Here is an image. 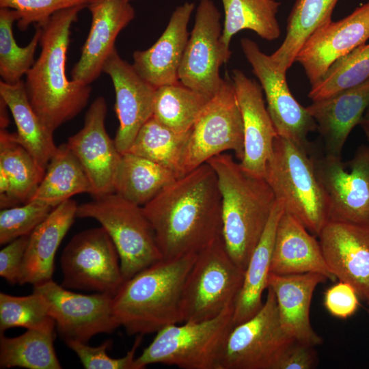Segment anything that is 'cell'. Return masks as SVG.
Returning <instances> with one entry per match:
<instances>
[{
	"label": "cell",
	"mask_w": 369,
	"mask_h": 369,
	"mask_svg": "<svg viewBox=\"0 0 369 369\" xmlns=\"http://www.w3.org/2000/svg\"><path fill=\"white\" fill-rule=\"evenodd\" d=\"M142 208L163 258L197 253L221 236V197L208 163L176 178Z\"/></svg>",
	"instance_id": "obj_1"
},
{
	"label": "cell",
	"mask_w": 369,
	"mask_h": 369,
	"mask_svg": "<svg viewBox=\"0 0 369 369\" xmlns=\"http://www.w3.org/2000/svg\"><path fill=\"white\" fill-rule=\"evenodd\" d=\"M86 6L60 10L44 23L39 44L41 51L26 73L25 87L31 105L51 131L72 120L87 105L92 88L66 74L70 27Z\"/></svg>",
	"instance_id": "obj_2"
},
{
	"label": "cell",
	"mask_w": 369,
	"mask_h": 369,
	"mask_svg": "<svg viewBox=\"0 0 369 369\" xmlns=\"http://www.w3.org/2000/svg\"><path fill=\"white\" fill-rule=\"evenodd\" d=\"M196 256L163 258L123 282L113 296V311L128 334L156 333L182 322L181 295Z\"/></svg>",
	"instance_id": "obj_3"
},
{
	"label": "cell",
	"mask_w": 369,
	"mask_h": 369,
	"mask_svg": "<svg viewBox=\"0 0 369 369\" xmlns=\"http://www.w3.org/2000/svg\"><path fill=\"white\" fill-rule=\"evenodd\" d=\"M206 163L217 177L223 243L245 271L275 205L274 193L264 177L249 174L230 154H218Z\"/></svg>",
	"instance_id": "obj_4"
},
{
	"label": "cell",
	"mask_w": 369,
	"mask_h": 369,
	"mask_svg": "<svg viewBox=\"0 0 369 369\" xmlns=\"http://www.w3.org/2000/svg\"><path fill=\"white\" fill-rule=\"evenodd\" d=\"M309 152L277 135L266 165L264 178L284 212L318 236L328 221V209Z\"/></svg>",
	"instance_id": "obj_5"
},
{
	"label": "cell",
	"mask_w": 369,
	"mask_h": 369,
	"mask_svg": "<svg viewBox=\"0 0 369 369\" xmlns=\"http://www.w3.org/2000/svg\"><path fill=\"white\" fill-rule=\"evenodd\" d=\"M234 305L217 316L199 322L167 326L135 359L136 369L152 364L182 369H218L220 356L233 327Z\"/></svg>",
	"instance_id": "obj_6"
},
{
	"label": "cell",
	"mask_w": 369,
	"mask_h": 369,
	"mask_svg": "<svg viewBox=\"0 0 369 369\" xmlns=\"http://www.w3.org/2000/svg\"><path fill=\"white\" fill-rule=\"evenodd\" d=\"M244 273L230 257L222 236L197 252L181 295L182 322L211 319L234 306Z\"/></svg>",
	"instance_id": "obj_7"
},
{
	"label": "cell",
	"mask_w": 369,
	"mask_h": 369,
	"mask_svg": "<svg viewBox=\"0 0 369 369\" xmlns=\"http://www.w3.org/2000/svg\"><path fill=\"white\" fill-rule=\"evenodd\" d=\"M77 217L94 219L107 232L118 252L124 281L163 259L142 206L115 193L79 205Z\"/></svg>",
	"instance_id": "obj_8"
},
{
	"label": "cell",
	"mask_w": 369,
	"mask_h": 369,
	"mask_svg": "<svg viewBox=\"0 0 369 369\" xmlns=\"http://www.w3.org/2000/svg\"><path fill=\"white\" fill-rule=\"evenodd\" d=\"M228 150L241 161L244 153L242 115L232 80L226 74L219 89L191 130L183 162L184 175Z\"/></svg>",
	"instance_id": "obj_9"
},
{
	"label": "cell",
	"mask_w": 369,
	"mask_h": 369,
	"mask_svg": "<svg viewBox=\"0 0 369 369\" xmlns=\"http://www.w3.org/2000/svg\"><path fill=\"white\" fill-rule=\"evenodd\" d=\"M294 341L282 327L275 294L268 287L260 310L233 326L228 333L218 369H274L283 351Z\"/></svg>",
	"instance_id": "obj_10"
},
{
	"label": "cell",
	"mask_w": 369,
	"mask_h": 369,
	"mask_svg": "<svg viewBox=\"0 0 369 369\" xmlns=\"http://www.w3.org/2000/svg\"><path fill=\"white\" fill-rule=\"evenodd\" d=\"M66 288L94 291L114 296L123 284L120 259L102 226L75 234L60 259Z\"/></svg>",
	"instance_id": "obj_11"
},
{
	"label": "cell",
	"mask_w": 369,
	"mask_h": 369,
	"mask_svg": "<svg viewBox=\"0 0 369 369\" xmlns=\"http://www.w3.org/2000/svg\"><path fill=\"white\" fill-rule=\"evenodd\" d=\"M323 187L328 221L369 223V147L361 146L346 169L341 157L312 156Z\"/></svg>",
	"instance_id": "obj_12"
},
{
	"label": "cell",
	"mask_w": 369,
	"mask_h": 369,
	"mask_svg": "<svg viewBox=\"0 0 369 369\" xmlns=\"http://www.w3.org/2000/svg\"><path fill=\"white\" fill-rule=\"evenodd\" d=\"M221 16L213 1H200L178 70L180 83L209 98L219 89V68L232 54L221 40Z\"/></svg>",
	"instance_id": "obj_13"
},
{
	"label": "cell",
	"mask_w": 369,
	"mask_h": 369,
	"mask_svg": "<svg viewBox=\"0 0 369 369\" xmlns=\"http://www.w3.org/2000/svg\"><path fill=\"white\" fill-rule=\"evenodd\" d=\"M46 300L50 316L62 339L87 343L95 335L120 327L113 311V296L83 295L67 290L53 279L33 286Z\"/></svg>",
	"instance_id": "obj_14"
},
{
	"label": "cell",
	"mask_w": 369,
	"mask_h": 369,
	"mask_svg": "<svg viewBox=\"0 0 369 369\" xmlns=\"http://www.w3.org/2000/svg\"><path fill=\"white\" fill-rule=\"evenodd\" d=\"M241 46L259 80L278 136L310 152L308 136L317 130L316 124L306 107L299 104L292 94L286 81V73L282 72L270 55L264 53L252 40L242 38Z\"/></svg>",
	"instance_id": "obj_15"
},
{
	"label": "cell",
	"mask_w": 369,
	"mask_h": 369,
	"mask_svg": "<svg viewBox=\"0 0 369 369\" xmlns=\"http://www.w3.org/2000/svg\"><path fill=\"white\" fill-rule=\"evenodd\" d=\"M107 105L98 96L87 111L82 128L66 143L82 165L91 184V195L98 197L114 193V181L122 154L105 125Z\"/></svg>",
	"instance_id": "obj_16"
},
{
	"label": "cell",
	"mask_w": 369,
	"mask_h": 369,
	"mask_svg": "<svg viewBox=\"0 0 369 369\" xmlns=\"http://www.w3.org/2000/svg\"><path fill=\"white\" fill-rule=\"evenodd\" d=\"M369 39V2L338 21L331 20L305 41L295 62L303 67L311 86L337 60Z\"/></svg>",
	"instance_id": "obj_17"
},
{
	"label": "cell",
	"mask_w": 369,
	"mask_h": 369,
	"mask_svg": "<svg viewBox=\"0 0 369 369\" xmlns=\"http://www.w3.org/2000/svg\"><path fill=\"white\" fill-rule=\"evenodd\" d=\"M318 237L336 278L351 285L369 305V223L329 221Z\"/></svg>",
	"instance_id": "obj_18"
},
{
	"label": "cell",
	"mask_w": 369,
	"mask_h": 369,
	"mask_svg": "<svg viewBox=\"0 0 369 369\" xmlns=\"http://www.w3.org/2000/svg\"><path fill=\"white\" fill-rule=\"evenodd\" d=\"M115 93V111L119 120L115 137L121 154L127 152L143 125L152 117L156 88L144 80L119 55L115 49L105 62Z\"/></svg>",
	"instance_id": "obj_19"
},
{
	"label": "cell",
	"mask_w": 369,
	"mask_h": 369,
	"mask_svg": "<svg viewBox=\"0 0 369 369\" xmlns=\"http://www.w3.org/2000/svg\"><path fill=\"white\" fill-rule=\"evenodd\" d=\"M236 98L241 112L244 153L241 167L250 174L264 177L266 165L278 135L267 108L260 83L239 69L232 71Z\"/></svg>",
	"instance_id": "obj_20"
},
{
	"label": "cell",
	"mask_w": 369,
	"mask_h": 369,
	"mask_svg": "<svg viewBox=\"0 0 369 369\" xmlns=\"http://www.w3.org/2000/svg\"><path fill=\"white\" fill-rule=\"evenodd\" d=\"M88 36L79 61L71 71L72 80L90 85L102 72L105 61L115 49L120 32L135 18V10L126 0H91Z\"/></svg>",
	"instance_id": "obj_21"
},
{
	"label": "cell",
	"mask_w": 369,
	"mask_h": 369,
	"mask_svg": "<svg viewBox=\"0 0 369 369\" xmlns=\"http://www.w3.org/2000/svg\"><path fill=\"white\" fill-rule=\"evenodd\" d=\"M194 9L193 2L176 8L157 41L146 50L133 53V68L156 89L179 81L178 70L190 35L188 24Z\"/></svg>",
	"instance_id": "obj_22"
},
{
	"label": "cell",
	"mask_w": 369,
	"mask_h": 369,
	"mask_svg": "<svg viewBox=\"0 0 369 369\" xmlns=\"http://www.w3.org/2000/svg\"><path fill=\"white\" fill-rule=\"evenodd\" d=\"M327 279L318 273H269L268 287L275 294L282 327L295 340L312 346L323 343L312 327L310 310L316 288Z\"/></svg>",
	"instance_id": "obj_23"
},
{
	"label": "cell",
	"mask_w": 369,
	"mask_h": 369,
	"mask_svg": "<svg viewBox=\"0 0 369 369\" xmlns=\"http://www.w3.org/2000/svg\"><path fill=\"white\" fill-rule=\"evenodd\" d=\"M270 273L277 275L318 273L335 281L316 236L284 211L277 223Z\"/></svg>",
	"instance_id": "obj_24"
},
{
	"label": "cell",
	"mask_w": 369,
	"mask_h": 369,
	"mask_svg": "<svg viewBox=\"0 0 369 369\" xmlns=\"http://www.w3.org/2000/svg\"><path fill=\"white\" fill-rule=\"evenodd\" d=\"M369 105V78L333 96L312 101L306 109L324 139L326 154L341 157L353 128Z\"/></svg>",
	"instance_id": "obj_25"
},
{
	"label": "cell",
	"mask_w": 369,
	"mask_h": 369,
	"mask_svg": "<svg viewBox=\"0 0 369 369\" xmlns=\"http://www.w3.org/2000/svg\"><path fill=\"white\" fill-rule=\"evenodd\" d=\"M77 206L70 199L64 202L29 234L18 284L36 286L52 279L55 253L77 217Z\"/></svg>",
	"instance_id": "obj_26"
},
{
	"label": "cell",
	"mask_w": 369,
	"mask_h": 369,
	"mask_svg": "<svg viewBox=\"0 0 369 369\" xmlns=\"http://www.w3.org/2000/svg\"><path fill=\"white\" fill-rule=\"evenodd\" d=\"M284 211L282 205L276 202L265 230L250 256L234 307L233 326L251 318L263 305L262 297L268 288L276 229Z\"/></svg>",
	"instance_id": "obj_27"
},
{
	"label": "cell",
	"mask_w": 369,
	"mask_h": 369,
	"mask_svg": "<svg viewBox=\"0 0 369 369\" xmlns=\"http://www.w3.org/2000/svg\"><path fill=\"white\" fill-rule=\"evenodd\" d=\"M0 97L14 120L17 128L14 133L15 139L46 170L57 146L54 142L53 132L46 126L31 105L24 81L10 84L1 80Z\"/></svg>",
	"instance_id": "obj_28"
},
{
	"label": "cell",
	"mask_w": 369,
	"mask_h": 369,
	"mask_svg": "<svg viewBox=\"0 0 369 369\" xmlns=\"http://www.w3.org/2000/svg\"><path fill=\"white\" fill-rule=\"evenodd\" d=\"M91 190L82 165L67 144H64L57 146L41 182L29 201L55 208L77 194H90Z\"/></svg>",
	"instance_id": "obj_29"
},
{
	"label": "cell",
	"mask_w": 369,
	"mask_h": 369,
	"mask_svg": "<svg viewBox=\"0 0 369 369\" xmlns=\"http://www.w3.org/2000/svg\"><path fill=\"white\" fill-rule=\"evenodd\" d=\"M176 178V175L165 167L127 152L122 154L114 193L143 206Z\"/></svg>",
	"instance_id": "obj_30"
},
{
	"label": "cell",
	"mask_w": 369,
	"mask_h": 369,
	"mask_svg": "<svg viewBox=\"0 0 369 369\" xmlns=\"http://www.w3.org/2000/svg\"><path fill=\"white\" fill-rule=\"evenodd\" d=\"M338 0H297L287 20L286 37L270 57L283 72L295 62L299 50L318 29L331 20Z\"/></svg>",
	"instance_id": "obj_31"
},
{
	"label": "cell",
	"mask_w": 369,
	"mask_h": 369,
	"mask_svg": "<svg viewBox=\"0 0 369 369\" xmlns=\"http://www.w3.org/2000/svg\"><path fill=\"white\" fill-rule=\"evenodd\" d=\"M224 22L221 40L230 49L232 37L238 32L248 29L258 36L273 41L281 34L276 18L281 5L275 0H221Z\"/></svg>",
	"instance_id": "obj_32"
},
{
	"label": "cell",
	"mask_w": 369,
	"mask_h": 369,
	"mask_svg": "<svg viewBox=\"0 0 369 369\" xmlns=\"http://www.w3.org/2000/svg\"><path fill=\"white\" fill-rule=\"evenodd\" d=\"M190 133H176L152 115L128 152L156 163L180 178L184 176L183 162Z\"/></svg>",
	"instance_id": "obj_33"
},
{
	"label": "cell",
	"mask_w": 369,
	"mask_h": 369,
	"mask_svg": "<svg viewBox=\"0 0 369 369\" xmlns=\"http://www.w3.org/2000/svg\"><path fill=\"white\" fill-rule=\"evenodd\" d=\"M55 329H27L8 338L0 334V368L60 369L53 342Z\"/></svg>",
	"instance_id": "obj_34"
},
{
	"label": "cell",
	"mask_w": 369,
	"mask_h": 369,
	"mask_svg": "<svg viewBox=\"0 0 369 369\" xmlns=\"http://www.w3.org/2000/svg\"><path fill=\"white\" fill-rule=\"evenodd\" d=\"M0 169L10 184V204L27 202L41 182L45 173L31 154L5 128L0 131Z\"/></svg>",
	"instance_id": "obj_35"
},
{
	"label": "cell",
	"mask_w": 369,
	"mask_h": 369,
	"mask_svg": "<svg viewBox=\"0 0 369 369\" xmlns=\"http://www.w3.org/2000/svg\"><path fill=\"white\" fill-rule=\"evenodd\" d=\"M210 98L180 81L156 88L152 116L178 133L190 131Z\"/></svg>",
	"instance_id": "obj_36"
},
{
	"label": "cell",
	"mask_w": 369,
	"mask_h": 369,
	"mask_svg": "<svg viewBox=\"0 0 369 369\" xmlns=\"http://www.w3.org/2000/svg\"><path fill=\"white\" fill-rule=\"evenodd\" d=\"M19 19L16 10L0 8V75L1 81L14 84L21 80L32 66L34 54L40 42L41 28L36 29L30 42L19 46L14 38L13 24Z\"/></svg>",
	"instance_id": "obj_37"
},
{
	"label": "cell",
	"mask_w": 369,
	"mask_h": 369,
	"mask_svg": "<svg viewBox=\"0 0 369 369\" xmlns=\"http://www.w3.org/2000/svg\"><path fill=\"white\" fill-rule=\"evenodd\" d=\"M369 78V43L363 44L333 63L311 86L308 97L318 100L355 87Z\"/></svg>",
	"instance_id": "obj_38"
},
{
	"label": "cell",
	"mask_w": 369,
	"mask_h": 369,
	"mask_svg": "<svg viewBox=\"0 0 369 369\" xmlns=\"http://www.w3.org/2000/svg\"><path fill=\"white\" fill-rule=\"evenodd\" d=\"M27 329H55L48 303L40 293L33 292L23 297L0 293V332L13 327Z\"/></svg>",
	"instance_id": "obj_39"
},
{
	"label": "cell",
	"mask_w": 369,
	"mask_h": 369,
	"mask_svg": "<svg viewBox=\"0 0 369 369\" xmlns=\"http://www.w3.org/2000/svg\"><path fill=\"white\" fill-rule=\"evenodd\" d=\"M54 208L36 201L21 206L3 208L0 212V244L5 245L29 235Z\"/></svg>",
	"instance_id": "obj_40"
},
{
	"label": "cell",
	"mask_w": 369,
	"mask_h": 369,
	"mask_svg": "<svg viewBox=\"0 0 369 369\" xmlns=\"http://www.w3.org/2000/svg\"><path fill=\"white\" fill-rule=\"evenodd\" d=\"M142 336L137 335L131 349L120 358L110 357L107 353L112 345L111 340H107L96 347L75 340L65 342L76 353L86 369H136L135 353L141 344Z\"/></svg>",
	"instance_id": "obj_41"
},
{
	"label": "cell",
	"mask_w": 369,
	"mask_h": 369,
	"mask_svg": "<svg viewBox=\"0 0 369 369\" xmlns=\"http://www.w3.org/2000/svg\"><path fill=\"white\" fill-rule=\"evenodd\" d=\"M91 0H0V8L17 11L19 19L18 27L25 31L33 23H44L55 13L72 7H87Z\"/></svg>",
	"instance_id": "obj_42"
},
{
	"label": "cell",
	"mask_w": 369,
	"mask_h": 369,
	"mask_svg": "<svg viewBox=\"0 0 369 369\" xmlns=\"http://www.w3.org/2000/svg\"><path fill=\"white\" fill-rule=\"evenodd\" d=\"M359 297L349 284L339 281L325 292L324 305L328 312L338 318L353 316L359 307Z\"/></svg>",
	"instance_id": "obj_43"
},
{
	"label": "cell",
	"mask_w": 369,
	"mask_h": 369,
	"mask_svg": "<svg viewBox=\"0 0 369 369\" xmlns=\"http://www.w3.org/2000/svg\"><path fill=\"white\" fill-rule=\"evenodd\" d=\"M29 235L8 243L0 251V275L9 284H18L21 266Z\"/></svg>",
	"instance_id": "obj_44"
},
{
	"label": "cell",
	"mask_w": 369,
	"mask_h": 369,
	"mask_svg": "<svg viewBox=\"0 0 369 369\" xmlns=\"http://www.w3.org/2000/svg\"><path fill=\"white\" fill-rule=\"evenodd\" d=\"M314 346L295 340L282 353L274 369H310L316 366Z\"/></svg>",
	"instance_id": "obj_45"
},
{
	"label": "cell",
	"mask_w": 369,
	"mask_h": 369,
	"mask_svg": "<svg viewBox=\"0 0 369 369\" xmlns=\"http://www.w3.org/2000/svg\"><path fill=\"white\" fill-rule=\"evenodd\" d=\"M359 124L361 126L369 141V105L367 107Z\"/></svg>",
	"instance_id": "obj_46"
},
{
	"label": "cell",
	"mask_w": 369,
	"mask_h": 369,
	"mask_svg": "<svg viewBox=\"0 0 369 369\" xmlns=\"http://www.w3.org/2000/svg\"><path fill=\"white\" fill-rule=\"evenodd\" d=\"M126 1H132V0H126Z\"/></svg>",
	"instance_id": "obj_47"
},
{
	"label": "cell",
	"mask_w": 369,
	"mask_h": 369,
	"mask_svg": "<svg viewBox=\"0 0 369 369\" xmlns=\"http://www.w3.org/2000/svg\"><path fill=\"white\" fill-rule=\"evenodd\" d=\"M368 314H369V310H368Z\"/></svg>",
	"instance_id": "obj_48"
},
{
	"label": "cell",
	"mask_w": 369,
	"mask_h": 369,
	"mask_svg": "<svg viewBox=\"0 0 369 369\" xmlns=\"http://www.w3.org/2000/svg\"><path fill=\"white\" fill-rule=\"evenodd\" d=\"M368 147H369V145H368Z\"/></svg>",
	"instance_id": "obj_49"
},
{
	"label": "cell",
	"mask_w": 369,
	"mask_h": 369,
	"mask_svg": "<svg viewBox=\"0 0 369 369\" xmlns=\"http://www.w3.org/2000/svg\"></svg>",
	"instance_id": "obj_50"
}]
</instances>
